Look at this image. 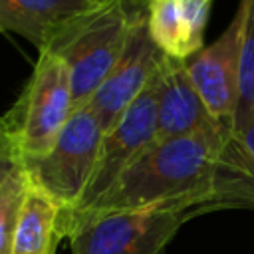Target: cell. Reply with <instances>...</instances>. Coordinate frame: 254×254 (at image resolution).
I'll return each mask as SVG.
<instances>
[{"mask_svg": "<svg viewBox=\"0 0 254 254\" xmlns=\"http://www.w3.org/2000/svg\"><path fill=\"white\" fill-rule=\"evenodd\" d=\"M230 127L155 141L89 210L62 218L64 224L91 214L177 210L189 218L214 210L220 151Z\"/></svg>", "mask_w": 254, "mask_h": 254, "instance_id": "obj_1", "label": "cell"}, {"mask_svg": "<svg viewBox=\"0 0 254 254\" xmlns=\"http://www.w3.org/2000/svg\"><path fill=\"white\" fill-rule=\"evenodd\" d=\"M143 16L145 10H133L123 2H101L67 20L50 38L42 52L58 56L67 65L73 109L87 105Z\"/></svg>", "mask_w": 254, "mask_h": 254, "instance_id": "obj_2", "label": "cell"}, {"mask_svg": "<svg viewBox=\"0 0 254 254\" xmlns=\"http://www.w3.org/2000/svg\"><path fill=\"white\" fill-rule=\"evenodd\" d=\"M103 129L85 105L73 109L52 149L34 159H22L28 181L62 206V214L71 212L95 167Z\"/></svg>", "mask_w": 254, "mask_h": 254, "instance_id": "obj_3", "label": "cell"}, {"mask_svg": "<svg viewBox=\"0 0 254 254\" xmlns=\"http://www.w3.org/2000/svg\"><path fill=\"white\" fill-rule=\"evenodd\" d=\"M73 113L67 65L50 52H40L34 71L6 115L22 159H34L52 149Z\"/></svg>", "mask_w": 254, "mask_h": 254, "instance_id": "obj_4", "label": "cell"}, {"mask_svg": "<svg viewBox=\"0 0 254 254\" xmlns=\"http://www.w3.org/2000/svg\"><path fill=\"white\" fill-rule=\"evenodd\" d=\"M189 220L177 210L105 212L64 224L71 254H165Z\"/></svg>", "mask_w": 254, "mask_h": 254, "instance_id": "obj_5", "label": "cell"}, {"mask_svg": "<svg viewBox=\"0 0 254 254\" xmlns=\"http://www.w3.org/2000/svg\"><path fill=\"white\" fill-rule=\"evenodd\" d=\"M157 77V75H155ZM157 141V101L155 79L127 107L117 123L103 133L91 179L77 206L62 218L81 214L95 206L123 177V173Z\"/></svg>", "mask_w": 254, "mask_h": 254, "instance_id": "obj_6", "label": "cell"}, {"mask_svg": "<svg viewBox=\"0 0 254 254\" xmlns=\"http://www.w3.org/2000/svg\"><path fill=\"white\" fill-rule=\"evenodd\" d=\"M246 24V0H238V8L226 30L194 56L185 60L187 73L198 91L206 111L224 127L234 125L240 85V58Z\"/></svg>", "mask_w": 254, "mask_h": 254, "instance_id": "obj_7", "label": "cell"}, {"mask_svg": "<svg viewBox=\"0 0 254 254\" xmlns=\"http://www.w3.org/2000/svg\"><path fill=\"white\" fill-rule=\"evenodd\" d=\"M167 58L169 56H165L149 36L145 12L135 24L119 62L87 101V107L97 117L103 133L109 131L127 107L147 89Z\"/></svg>", "mask_w": 254, "mask_h": 254, "instance_id": "obj_8", "label": "cell"}, {"mask_svg": "<svg viewBox=\"0 0 254 254\" xmlns=\"http://www.w3.org/2000/svg\"><path fill=\"white\" fill-rule=\"evenodd\" d=\"M155 101L157 141L224 129V125L214 121L206 111L183 60H165L155 77Z\"/></svg>", "mask_w": 254, "mask_h": 254, "instance_id": "obj_9", "label": "cell"}, {"mask_svg": "<svg viewBox=\"0 0 254 254\" xmlns=\"http://www.w3.org/2000/svg\"><path fill=\"white\" fill-rule=\"evenodd\" d=\"M218 208L254 210V115L224 137L216 173L214 210Z\"/></svg>", "mask_w": 254, "mask_h": 254, "instance_id": "obj_10", "label": "cell"}, {"mask_svg": "<svg viewBox=\"0 0 254 254\" xmlns=\"http://www.w3.org/2000/svg\"><path fill=\"white\" fill-rule=\"evenodd\" d=\"M101 0H0V32L24 36L42 52L60 26Z\"/></svg>", "mask_w": 254, "mask_h": 254, "instance_id": "obj_11", "label": "cell"}, {"mask_svg": "<svg viewBox=\"0 0 254 254\" xmlns=\"http://www.w3.org/2000/svg\"><path fill=\"white\" fill-rule=\"evenodd\" d=\"M62 206L28 181V190L12 234L10 254H56L62 232Z\"/></svg>", "mask_w": 254, "mask_h": 254, "instance_id": "obj_12", "label": "cell"}, {"mask_svg": "<svg viewBox=\"0 0 254 254\" xmlns=\"http://www.w3.org/2000/svg\"><path fill=\"white\" fill-rule=\"evenodd\" d=\"M147 30L155 46L169 58L183 60V24L179 0H147Z\"/></svg>", "mask_w": 254, "mask_h": 254, "instance_id": "obj_13", "label": "cell"}, {"mask_svg": "<svg viewBox=\"0 0 254 254\" xmlns=\"http://www.w3.org/2000/svg\"><path fill=\"white\" fill-rule=\"evenodd\" d=\"M254 115V0H246V24L240 58V85L234 127H240Z\"/></svg>", "mask_w": 254, "mask_h": 254, "instance_id": "obj_14", "label": "cell"}, {"mask_svg": "<svg viewBox=\"0 0 254 254\" xmlns=\"http://www.w3.org/2000/svg\"><path fill=\"white\" fill-rule=\"evenodd\" d=\"M28 190V175L18 163L12 175L0 185V254H10L12 234Z\"/></svg>", "mask_w": 254, "mask_h": 254, "instance_id": "obj_15", "label": "cell"}, {"mask_svg": "<svg viewBox=\"0 0 254 254\" xmlns=\"http://www.w3.org/2000/svg\"><path fill=\"white\" fill-rule=\"evenodd\" d=\"M183 24V58L189 60L204 46V30L212 0H179Z\"/></svg>", "mask_w": 254, "mask_h": 254, "instance_id": "obj_16", "label": "cell"}, {"mask_svg": "<svg viewBox=\"0 0 254 254\" xmlns=\"http://www.w3.org/2000/svg\"><path fill=\"white\" fill-rule=\"evenodd\" d=\"M0 157H14L20 159L18 155V145L12 133V127L6 117H0Z\"/></svg>", "mask_w": 254, "mask_h": 254, "instance_id": "obj_17", "label": "cell"}, {"mask_svg": "<svg viewBox=\"0 0 254 254\" xmlns=\"http://www.w3.org/2000/svg\"><path fill=\"white\" fill-rule=\"evenodd\" d=\"M20 159H14V157H0V185L12 175V171L18 167Z\"/></svg>", "mask_w": 254, "mask_h": 254, "instance_id": "obj_18", "label": "cell"}, {"mask_svg": "<svg viewBox=\"0 0 254 254\" xmlns=\"http://www.w3.org/2000/svg\"><path fill=\"white\" fill-rule=\"evenodd\" d=\"M101 2H113V0H101ZM115 2H123L133 10H145L147 6V0H115Z\"/></svg>", "mask_w": 254, "mask_h": 254, "instance_id": "obj_19", "label": "cell"}]
</instances>
